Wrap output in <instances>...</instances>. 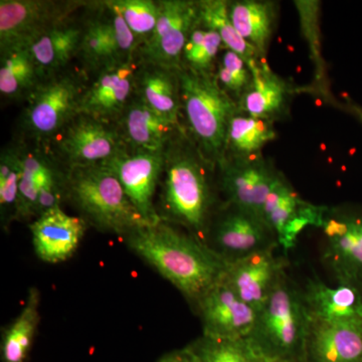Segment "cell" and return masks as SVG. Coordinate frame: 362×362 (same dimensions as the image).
<instances>
[{
	"label": "cell",
	"instance_id": "1",
	"mask_svg": "<svg viewBox=\"0 0 362 362\" xmlns=\"http://www.w3.org/2000/svg\"><path fill=\"white\" fill-rule=\"evenodd\" d=\"M221 206L216 166L207 160L180 124L163 151L157 214L160 221L206 243Z\"/></svg>",
	"mask_w": 362,
	"mask_h": 362
},
{
	"label": "cell",
	"instance_id": "2",
	"mask_svg": "<svg viewBox=\"0 0 362 362\" xmlns=\"http://www.w3.org/2000/svg\"><path fill=\"white\" fill-rule=\"evenodd\" d=\"M122 240L135 256L175 286L192 307L221 281L228 265L206 243L163 221L140 226Z\"/></svg>",
	"mask_w": 362,
	"mask_h": 362
},
{
	"label": "cell",
	"instance_id": "3",
	"mask_svg": "<svg viewBox=\"0 0 362 362\" xmlns=\"http://www.w3.org/2000/svg\"><path fill=\"white\" fill-rule=\"evenodd\" d=\"M65 204L90 228L122 239L149 225L137 211L118 178L104 165L66 169Z\"/></svg>",
	"mask_w": 362,
	"mask_h": 362
},
{
	"label": "cell",
	"instance_id": "4",
	"mask_svg": "<svg viewBox=\"0 0 362 362\" xmlns=\"http://www.w3.org/2000/svg\"><path fill=\"white\" fill-rule=\"evenodd\" d=\"M180 123L207 160L218 166L225 156L226 135L238 102L218 85L214 74L181 68Z\"/></svg>",
	"mask_w": 362,
	"mask_h": 362
},
{
	"label": "cell",
	"instance_id": "5",
	"mask_svg": "<svg viewBox=\"0 0 362 362\" xmlns=\"http://www.w3.org/2000/svg\"><path fill=\"white\" fill-rule=\"evenodd\" d=\"M309 323L303 291L286 273L259 309L247 339L265 362H304Z\"/></svg>",
	"mask_w": 362,
	"mask_h": 362
},
{
	"label": "cell",
	"instance_id": "6",
	"mask_svg": "<svg viewBox=\"0 0 362 362\" xmlns=\"http://www.w3.org/2000/svg\"><path fill=\"white\" fill-rule=\"evenodd\" d=\"M88 78L78 69L68 68L40 81L18 121L16 139L47 146L52 138L78 114Z\"/></svg>",
	"mask_w": 362,
	"mask_h": 362
},
{
	"label": "cell",
	"instance_id": "7",
	"mask_svg": "<svg viewBox=\"0 0 362 362\" xmlns=\"http://www.w3.org/2000/svg\"><path fill=\"white\" fill-rule=\"evenodd\" d=\"M62 168L102 165L128 151L115 125L78 113L44 146Z\"/></svg>",
	"mask_w": 362,
	"mask_h": 362
},
{
	"label": "cell",
	"instance_id": "8",
	"mask_svg": "<svg viewBox=\"0 0 362 362\" xmlns=\"http://www.w3.org/2000/svg\"><path fill=\"white\" fill-rule=\"evenodd\" d=\"M88 4L54 0H1L0 56L30 49L42 35L75 16Z\"/></svg>",
	"mask_w": 362,
	"mask_h": 362
},
{
	"label": "cell",
	"instance_id": "9",
	"mask_svg": "<svg viewBox=\"0 0 362 362\" xmlns=\"http://www.w3.org/2000/svg\"><path fill=\"white\" fill-rule=\"evenodd\" d=\"M321 259L337 283L362 287V209L327 207Z\"/></svg>",
	"mask_w": 362,
	"mask_h": 362
},
{
	"label": "cell",
	"instance_id": "10",
	"mask_svg": "<svg viewBox=\"0 0 362 362\" xmlns=\"http://www.w3.org/2000/svg\"><path fill=\"white\" fill-rule=\"evenodd\" d=\"M206 244L228 263L279 246L277 235L263 218L228 204L214 214Z\"/></svg>",
	"mask_w": 362,
	"mask_h": 362
},
{
	"label": "cell",
	"instance_id": "11",
	"mask_svg": "<svg viewBox=\"0 0 362 362\" xmlns=\"http://www.w3.org/2000/svg\"><path fill=\"white\" fill-rule=\"evenodd\" d=\"M156 30L138 47L135 61L180 71L188 37L199 23L197 0H158Z\"/></svg>",
	"mask_w": 362,
	"mask_h": 362
},
{
	"label": "cell",
	"instance_id": "12",
	"mask_svg": "<svg viewBox=\"0 0 362 362\" xmlns=\"http://www.w3.org/2000/svg\"><path fill=\"white\" fill-rule=\"evenodd\" d=\"M221 204L239 207L262 218L267 195L282 173L264 156L223 158L216 166Z\"/></svg>",
	"mask_w": 362,
	"mask_h": 362
},
{
	"label": "cell",
	"instance_id": "13",
	"mask_svg": "<svg viewBox=\"0 0 362 362\" xmlns=\"http://www.w3.org/2000/svg\"><path fill=\"white\" fill-rule=\"evenodd\" d=\"M163 151H125L102 164L118 178L130 201L148 223L160 221L156 211V197Z\"/></svg>",
	"mask_w": 362,
	"mask_h": 362
},
{
	"label": "cell",
	"instance_id": "14",
	"mask_svg": "<svg viewBox=\"0 0 362 362\" xmlns=\"http://www.w3.org/2000/svg\"><path fill=\"white\" fill-rule=\"evenodd\" d=\"M201 318L202 335L246 338L254 327L258 310L240 299L223 278L194 307Z\"/></svg>",
	"mask_w": 362,
	"mask_h": 362
},
{
	"label": "cell",
	"instance_id": "15",
	"mask_svg": "<svg viewBox=\"0 0 362 362\" xmlns=\"http://www.w3.org/2000/svg\"><path fill=\"white\" fill-rule=\"evenodd\" d=\"M279 247V246H278ZM270 247L228 263L223 280L240 299L259 310L287 272V259Z\"/></svg>",
	"mask_w": 362,
	"mask_h": 362
},
{
	"label": "cell",
	"instance_id": "16",
	"mask_svg": "<svg viewBox=\"0 0 362 362\" xmlns=\"http://www.w3.org/2000/svg\"><path fill=\"white\" fill-rule=\"evenodd\" d=\"M137 62L109 66L86 86L78 113L114 124L135 95Z\"/></svg>",
	"mask_w": 362,
	"mask_h": 362
},
{
	"label": "cell",
	"instance_id": "17",
	"mask_svg": "<svg viewBox=\"0 0 362 362\" xmlns=\"http://www.w3.org/2000/svg\"><path fill=\"white\" fill-rule=\"evenodd\" d=\"M28 228L35 256L54 265L75 255L90 226L80 216H70L63 207H57L40 214Z\"/></svg>",
	"mask_w": 362,
	"mask_h": 362
},
{
	"label": "cell",
	"instance_id": "18",
	"mask_svg": "<svg viewBox=\"0 0 362 362\" xmlns=\"http://www.w3.org/2000/svg\"><path fill=\"white\" fill-rule=\"evenodd\" d=\"M114 125L130 152L163 151L180 126L162 118L136 95Z\"/></svg>",
	"mask_w": 362,
	"mask_h": 362
},
{
	"label": "cell",
	"instance_id": "19",
	"mask_svg": "<svg viewBox=\"0 0 362 362\" xmlns=\"http://www.w3.org/2000/svg\"><path fill=\"white\" fill-rule=\"evenodd\" d=\"M304 362H362V324L310 319Z\"/></svg>",
	"mask_w": 362,
	"mask_h": 362
},
{
	"label": "cell",
	"instance_id": "20",
	"mask_svg": "<svg viewBox=\"0 0 362 362\" xmlns=\"http://www.w3.org/2000/svg\"><path fill=\"white\" fill-rule=\"evenodd\" d=\"M302 291L312 320L362 324V287L346 283L330 287L319 279H310Z\"/></svg>",
	"mask_w": 362,
	"mask_h": 362
},
{
	"label": "cell",
	"instance_id": "21",
	"mask_svg": "<svg viewBox=\"0 0 362 362\" xmlns=\"http://www.w3.org/2000/svg\"><path fill=\"white\" fill-rule=\"evenodd\" d=\"M251 70V83L238 102L240 110L274 123L285 118L294 93L291 84L274 73L267 62L252 66Z\"/></svg>",
	"mask_w": 362,
	"mask_h": 362
},
{
	"label": "cell",
	"instance_id": "22",
	"mask_svg": "<svg viewBox=\"0 0 362 362\" xmlns=\"http://www.w3.org/2000/svg\"><path fill=\"white\" fill-rule=\"evenodd\" d=\"M84 18L71 16L45 33L30 47L40 81L70 68L71 61L77 58Z\"/></svg>",
	"mask_w": 362,
	"mask_h": 362
},
{
	"label": "cell",
	"instance_id": "23",
	"mask_svg": "<svg viewBox=\"0 0 362 362\" xmlns=\"http://www.w3.org/2000/svg\"><path fill=\"white\" fill-rule=\"evenodd\" d=\"M135 95L168 122L180 125L181 102L178 71L137 63Z\"/></svg>",
	"mask_w": 362,
	"mask_h": 362
},
{
	"label": "cell",
	"instance_id": "24",
	"mask_svg": "<svg viewBox=\"0 0 362 362\" xmlns=\"http://www.w3.org/2000/svg\"><path fill=\"white\" fill-rule=\"evenodd\" d=\"M228 16L235 30L267 62V54L277 28L278 2L235 0L228 1Z\"/></svg>",
	"mask_w": 362,
	"mask_h": 362
},
{
	"label": "cell",
	"instance_id": "25",
	"mask_svg": "<svg viewBox=\"0 0 362 362\" xmlns=\"http://www.w3.org/2000/svg\"><path fill=\"white\" fill-rule=\"evenodd\" d=\"M23 142V173L18 190L16 223H30L37 218V202L40 188L62 166L42 145Z\"/></svg>",
	"mask_w": 362,
	"mask_h": 362
},
{
	"label": "cell",
	"instance_id": "26",
	"mask_svg": "<svg viewBox=\"0 0 362 362\" xmlns=\"http://www.w3.org/2000/svg\"><path fill=\"white\" fill-rule=\"evenodd\" d=\"M40 292L28 290L20 314L1 331L0 361L28 362L40 322Z\"/></svg>",
	"mask_w": 362,
	"mask_h": 362
},
{
	"label": "cell",
	"instance_id": "27",
	"mask_svg": "<svg viewBox=\"0 0 362 362\" xmlns=\"http://www.w3.org/2000/svg\"><path fill=\"white\" fill-rule=\"evenodd\" d=\"M274 124L238 111L228 126L223 158L251 159L263 156L264 147L277 138Z\"/></svg>",
	"mask_w": 362,
	"mask_h": 362
},
{
	"label": "cell",
	"instance_id": "28",
	"mask_svg": "<svg viewBox=\"0 0 362 362\" xmlns=\"http://www.w3.org/2000/svg\"><path fill=\"white\" fill-rule=\"evenodd\" d=\"M197 4L199 25L218 33L223 40V49L242 57L250 69L259 63H266L256 49L243 39L235 30L228 16V0H197Z\"/></svg>",
	"mask_w": 362,
	"mask_h": 362
},
{
	"label": "cell",
	"instance_id": "29",
	"mask_svg": "<svg viewBox=\"0 0 362 362\" xmlns=\"http://www.w3.org/2000/svg\"><path fill=\"white\" fill-rule=\"evenodd\" d=\"M23 164V142L14 139L0 154V225L4 233L16 223Z\"/></svg>",
	"mask_w": 362,
	"mask_h": 362
},
{
	"label": "cell",
	"instance_id": "30",
	"mask_svg": "<svg viewBox=\"0 0 362 362\" xmlns=\"http://www.w3.org/2000/svg\"><path fill=\"white\" fill-rule=\"evenodd\" d=\"M0 62V94L11 101H26L40 82L30 49L8 52Z\"/></svg>",
	"mask_w": 362,
	"mask_h": 362
},
{
	"label": "cell",
	"instance_id": "31",
	"mask_svg": "<svg viewBox=\"0 0 362 362\" xmlns=\"http://www.w3.org/2000/svg\"><path fill=\"white\" fill-rule=\"evenodd\" d=\"M199 362H265L246 338L197 337L187 344Z\"/></svg>",
	"mask_w": 362,
	"mask_h": 362
},
{
	"label": "cell",
	"instance_id": "32",
	"mask_svg": "<svg viewBox=\"0 0 362 362\" xmlns=\"http://www.w3.org/2000/svg\"><path fill=\"white\" fill-rule=\"evenodd\" d=\"M223 49L220 35L197 23L182 52L181 68L201 74L216 73L218 57Z\"/></svg>",
	"mask_w": 362,
	"mask_h": 362
},
{
	"label": "cell",
	"instance_id": "33",
	"mask_svg": "<svg viewBox=\"0 0 362 362\" xmlns=\"http://www.w3.org/2000/svg\"><path fill=\"white\" fill-rule=\"evenodd\" d=\"M304 202L282 175L267 195L262 218L278 238Z\"/></svg>",
	"mask_w": 362,
	"mask_h": 362
},
{
	"label": "cell",
	"instance_id": "34",
	"mask_svg": "<svg viewBox=\"0 0 362 362\" xmlns=\"http://www.w3.org/2000/svg\"><path fill=\"white\" fill-rule=\"evenodd\" d=\"M110 6L122 16L139 47L151 37L159 16L158 0H108Z\"/></svg>",
	"mask_w": 362,
	"mask_h": 362
},
{
	"label": "cell",
	"instance_id": "35",
	"mask_svg": "<svg viewBox=\"0 0 362 362\" xmlns=\"http://www.w3.org/2000/svg\"><path fill=\"white\" fill-rule=\"evenodd\" d=\"M216 81L235 101L239 102L252 81V70L235 52L223 49L216 63Z\"/></svg>",
	"mask_w": 362,
	"mask_h": 362
},
{
	"label": "cell",
	"instance_id": "36",
	"mask_svg": "<svg viewBox=\"0 0 362 362\" xmlns=\"http://www.w3.org/2000/svg\"><path fill=\"white\" fill-rule=\"evenodd\" d=\"M302 35L307 40L312 61L316 66L317 80L323 78V59L321 57L320 42V2L319 1H295Z\"/></svg>",
	"mask_w": 362,
	"mask_h": 362
},
{
	"label": "cell",
	"instance_id": "37",
	"mask_svg": "<svg viewBox=\"0 0 362 362\" xmlns=\"http://www.w3.org/2000/svg\"><path fill=\"white\" fill-rule=\"evenodd\" d=\"M101 11L105 20L110 26L115 40L116 61L118 65L134 62L139 42L122 16L110 6L108 0L101 1Z\"/></svg>",
	"mask_w": 362,
	"mask_h": 362
},
{
	"label": "cell",
	"instance_id": "38",
	"mask_svg": "<svg viewBox=\"0 0 362 362\" xmlns=\"http://www.w3.org/2000/svg\"><path fill=\"white\" fill-rule=\"evenodd\" d=\"M326 209L327 206H314L307 202L299 207L278 237L279 247L284 250L285 254L296 246L298 237L307 226L320 228Z\"/></svg>",
	"mask_w": 362,
	"mask_h": 362
},
{
	"label": "cell",
	"instance_id": "39",
	"mask_svg": "<svg viewBox=\"0 0 362 362\" xmlns=\"http://www.w3.org/2000/svg\"><path fill=\"white\" fill-rule=\"evenodd\" d=\"M156 362H199L194 354L187 346L180 349L171 350L159 357Z\"/></svg>",
	"mask_w": 362,
	"mask_h": 362
}]
</instances>
